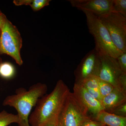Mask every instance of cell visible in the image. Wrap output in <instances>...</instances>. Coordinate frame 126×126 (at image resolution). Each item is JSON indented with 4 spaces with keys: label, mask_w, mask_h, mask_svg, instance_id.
Wrapping results in <instances>:
<instances>
[{
    "label": "cell",
    "mask_w": 126,
    "mask_h": 126,
    "mask_svg": "<svg viewBox=\"0 0 126 126\" xmlns=\"http://www.w3.org/2000/svg\"><path fill=\"white\" fill-rule=\"evenodd\" d=\"M70 91L62 80L56 83L53 91L39 98L29 117L30 126H43L56 124L65 100Z\"/></svg>",
    "instance_id": "1"
},
{
    "label": "cell",
    "mask_w": 126,
    "mask_h": 126,
    "mask_svg": "<svg viewBox=\"0 0 126 126\" xmlns=\"http://www.w3.org/2000/svg\"><path fill=\"white\" fill-rule=\"evenodd\" d=\"M47 90V85L40 82L31 86L28 90L19 88L16 90L15 94L5 98L2 105L15 109L19 120V126H30L29 119L32 110L39 98L46 94Z\"/></svg>",
    "instance_id": "2"
},
{
    "label": "cell",
    "mask_w": 126,
    "mask_h": 126,
    "mask_svg": "<svg viewBox=\"0 0 126 126\" xmlns=\"http://www.w3.org/2000/svg\"><path fill=\"white\" fill-rule=\"evenodd\" d=\"M87 19L89 31L95 41L94 48L100 54H107L116 59L123 53L113 44L108 31L98 16L86 11H82Z\"/></svg>",
    "instance_id": "3"
},
{
    "label": "cell",
    "mask_w": 126,
    "mask_h": 126,
    "mask_svg": "<svg viewBox=\"0 0 126 126\" xmlns=\"http://www.w3.org/2000/svg\"><path fill=\"white\" fill-rule=\"evenodd\" d=\"M23 39L17 27L7 19L0 34V55L7 54L19 65L23 64L20 54Z\"/></svg>",
    "instance_id": "4"
},
{
    "label": "cell",
    "mask_w": 126,
    "mask_h": 126,
    "mask_svg": "<svg viewBox=\"0 0 126 126\" xmlns=\"http://www.w3.org/2000/svg\"><path fill=\"white\" fill-rule=\"evenodd\" d=\"M91 119L87 110L77 101L73 93L68 94L56 126H81Z\"/></svg>",
    "instance_id": "5"
},
{
    "label": "cell",
    "mask_w": 126,
    "mask_h": 126,
    "mask_svg": "<svg viewBox=\"0 0 126 126\" xmlns=\"http://www.w3.org/2000/svg\"><path fill=\"white\" fill-rule=\"evenodd\" d=\"M97 77L110 83L115 89L126 93V73L122 71L116 59L107 54H100Z\"/></svg>",
    "instance_id": "6"
},
{
    "label": "cell",
    "mask_w": 126,
    "mask_h": 126,
    "mask_svg": "<svg viewBox=\"0 0 126 126\" xmlns=\"http://www.w3.org/2000/svg\"><path fill=\"white\" fill-rule=\"evenodd\" d=\"M98 17L108 31L114 45L126 53V17L114 12Z\"/></svg>",
    "instance_id": "7"
},
{
    "label": "cell",
    "mask_w": 126,
    "mask_h": 126,
    "mask_svg": "<svg viewBox=\"0 0 126 126\" xmlns=\"http://www.w3.org/2000/svg\"><path fill=\"white\" fill-rule=\"evenodd\" d=\"M100 63V55L94 49L84 57L75 71L76 82H79L89 76L97 77Z\"/></svg>",
    "instance_id": "8"
},
{
    "label": "cell",
    "mask_w": 126,
    "mask_h": 126,
    "mask_svg": "<svg viewBox=\"0 0 126 126\" xmlns=\"http://www.w3.org/2000/svg\"><path fill=\"white\" fill-rule=\"evenodd\" d=\"M73 93L81 106L92 115V119L100 111L104 110L101 102L90 95L81 84L75 82Z\"/></svg>",
    "instance_id": "9"
},
{
    "label": "cell",
    "mask_w": 126,
    "mask_h": 126,
    "mask_svg": "<svg viewBox=\"0 0 126 126\" xmlns=\"http://www.w3.org/2000/svg\"><path fill=\"white\" fill-rule=\"evenodd\" d=\"M73 7L86 11L97 16L112 12V0H70Z\"/></svg>",
    "instance_id": "10"
},
{
    "label": "cell",
    "mask_w": 126,
    "mask_h": 126,
    "mask_svg": "<svg viewBox=\"0 0 126 126\" xmlns=\"http://www.w3.org/2000/svg\"><path fill=\"white\" fill-rule=\"evenodd\" d=\"M126 103V93L116 89L102 98L101 103L106 111Z\"/></svg>",
    "instance_id": "11"
},
{
    "label": "cell",
    "mask_w": 126,
    "mask_h": 126,
    "mask_svg": "<svg viewBox=\"0 0 126 126\" xmlns=\"http://www.w3.org/2000/svg\"><path fill=\"white\" fill-rule=\"evenodd\" d=\"M92 119L107 126H126V117L114 115L104 110L100 111Z\"/></svg>",
    "instance_id": "12"
},
{
    "label": "cell",
    "mask_w": 126,
    "mask_h": 126,
    "mask_svg": "<svg viewBox=\"0 0 126 126\" xmlns=\"http://www.w3.org/2000/svg\"><path fill=\"white\" fill-rule=\"evenodd\" d=\"M77 83L81 84L90 95L101 102L102 97L99 92L98 77L89 76L81 82Z\"/></svg>",
    "instance_id": "13"
},
{
    "label": "cell",
    "mask_w": 126,
    "mask_h": 126,
    "mask_svg": "<svg viewBox=\"0 0 126 126\" xmlns=\"http://www.w3.org/2000/svg\"><path fill=\"white\" fill-rule=\"evenodd\" d=\"M19 121L17 114L10 113L5 110L0 112V126H7L14 123L18 124Z\"/></svg>",
    "instance_id": "14"
},
{
    "label": "cell",
    "mask_w": 126,
    "mask_h": 126,
    "mask_svg": "<svg viewBox=\"0 0 126 126\" xmlns=\"http://www.w3.org/2000/svg\"><path fill=\"white\" fill-rule=\"evenodd\" d=\"M15 69L11 63L5 62L0 64V76L3 78H11L15 75Z\"/></svg>",
    "instance_id": "15"
},
{
    "label": "cell",
    "mask_w": 126,
    "mask_h": 126,
    "mask_svg": "<svg viewBox=\"0 0 126 126\" xmlns=\"http://www.w3.org/2000/svg\"><path fill=\"white\" fill-rule=\"evenodd\" d=\"M112 12H117L126 17V0H112Z\"/></svg>",
    "instance_id": "16"
},
{
    "label": "cell",
    "mask_w": 126,
    "mask_h": 126,
    "mask_svg": "<svg viewBox=\"0 0 126 126\" xmlns=\"http://www.w3.org/2000/svg\"><path fill=\"white\" fill-rule=\"evenodd\" d=\"M98 86L99 93L102 98L110 94L115 88L112 85L98 78Z\"/></svg>",
    "instance_id": "17"
},
{
    "label": "cell",
    "mask_w": 126,
    "mask_h": 126,
    "mask_svg": "<svg viewBox=\"0 0 126 126\" xmlns=\"http://www.w3.org/2000/svg\"><path fill=\"white\" fill-rule=\"evenodd\" d=\"M50 1V0H32L30 6L34 11H38L45 6H48Z\"/></svg>",
    "instance_id": "18"
},
{
    "label": "cell",
    "mask_w": 126,
    "mask_h": 126,
    "mask_svg": "<svg viewBox=\"0 0 126 126\" xmlns=\"http://www.w3.org/2000/svg\"><path fill=\"white\" fill-rule=\"evenodd\" d=\"M107 112L117 116L126 117V103Z\"/></svg>",
    "instance_id": "19"
},
{
    "label": "cell",
    "mask_w": 126,
    "mask_h": 126,
    "mask_svg": "<svg viewBox=\"0 0 126 126\" xmlns=\"http://www.w3.org/2000/svg\"><path fill=\"white\" fill-rule=\"evenodd\" d=\"M122 71L126 73V53H123L116 58Z\"/></svg>",
    "instance_id": "20"
},
{
    "label": "cell",
    "mask_w": 126,
    "mask_h": 126,
    "mask_svg": "<svg viewBox=\"0 0 126 126\" xmlns=\"http://www.w3.org/2000/svg\"><path fill=\"white\" fill-rule=\"evenodd\" d=\"M103 123L92 119H89L84 122L81 126H106Z\"/></svg>",
    "instance_id": "21"
},
{
    "label": "cell",
    "mask_w": 126,
    "mask_h": 126,
    "mask_svg": "<svg viewBox=\"0 0 126 126\" xmlns=\"http://www.w3.org/2000/svg\"><path fill=\"white\" fill-rule=\"evenodd\" d=\"M32 0H14L13 2L16 6L30 5Z\"/></svg>",
    "instance_id": "22"
},
{
    "label": "cell",
    "mask_w": 126,
    "mask_h": 126,
    "mask_svg": "<svg viewBox=\"0 0 126 126\" xmlns=\"http://www.w3.org/2000/svg\"><path fill=\"white\" fill-rule=\"evenodd\" d=\"M7 18L4 14L0 10V32L3 26L5 24Z\"/></svg>",
    "instance_id": "23"
},
{
    "label": "cell",
    "mask_w": 126,
    "mask_h": 126,
    "mask_svg": "<svg viewBox=\"0 0 126 126\" xmlns=\"http://www.w3.org/2000/svg\"><path fill=\"white\" fill-rule=\"evenodd\" d=\"M56 124H54V123H49V124H46L43 126H56Z\"/></svg>",
    "instance_id": "24"
},
{
    "label": "cell",
    "mask_w": 126,
    "mask_h": 126,
    "mask_svg": "<svg viewBox=\"0 0 126 126\" xmlns=\"http://www.w3.org/2000/svg\"><path fill=\"white\" fill-rule=\"evenodd\" d=\"M2 63V59H1V58L0 57V64H1Z\"/></svg>",
    "instance_id": "25"
},
{
    "label": "cell",
    "mask_w": 126,
    "mask_h": 126,
    "mask_svg": "<svg viewBox=\"0 0 126 126\" xmlns=\"http://www.w3.org/2000/svg\"></svg>",
    "instance_id": "26"
},
{
    "label": "cell",
    "mask_w": 126,
    "mask_h": 126,
    "mask_svg": "<svg viewBox=\"0 0 126 126\" xmlns=\"http://www.w3.org/2000/svg\"></svg>",
    "instance_id": "27"
}]
</instances>
